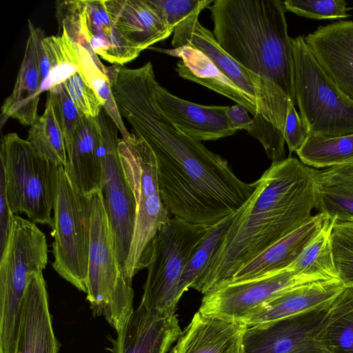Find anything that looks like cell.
Returning a JSON list of instances; mask_svg holds the SVG:
<instances>
[{
  "mask_svg": "<svg viewBox=\"0 0 353 353\" xmlns=\"http://www.w3.org/2000/svg\"><path fill=\"white\" fill-rule=\"evenodd\" d=\"M123 117L154 154L160 195L174 216L213 226L255 192L258 181H241L225 159L180 131L160 108L155 92L137 97Z\"/></svg>",
  "mask_w": 353,
  "mask_h": 353,
  "instance_id": "6da1fadb",
  "label": "cell"
},
{
  "mask_svg": "<svg viewBox=\"0 0 353 353\" xmlns=\"http://www.w3.org/2000/svg\"><path fill=\"white\" fill-rule=\"evenodd\" d=\"M213 34L250 77L257 113L248 132L268 157L285 151L288 102L295 104L294 59L285 8L280 0H214Z\"/></svg>",
  "mask_w": 353,
  "mask_h": 353,
  "instance_id": "7a4b0ae2",
  "label": "cell"
},
{
  "mask_svg": "<svg viewBox=\"0 0 353 353\" xmlns=\"http://www.w3.org/2000/svg\"><path fill=\"white\" fill-rule=\"evenodd\" d=\"M257 181L191 288L205 294L230 281L242 266L306 223L316 208L319 171L296 158L272 163Z\"/></svg>",
  "mask_w": 353,
  "mask_h": 353,
  "instance_id": "3957f363",
  "label": "cell"
},
{
  "mask_svg": "<svg viewBox=\"0 0 353 353\" xmlns=\"http://www.w3.org/2000/svg\"><path fill=\"white\" fill-rule=\"evenodd\" d=\"M118 150L136 203L134 234L123 272L132 284L135 274L148 267L153 239L171 214L160 195L156 157L145 140L130 133L127 138L119 139Z\"/></svg>",
  "mask_w": 353,
  "mask_h": 353,
  "instance_id": "277c9868",
  "label": "cell"
},
{
  "mask_svg": "<svg viewBox=\"0 0 353 353\" xmlns=\"http://www.w3.org/2000/svg\"><path fill=\"white\" fill-rule=\"evenodd\" d=\"M86 299L119 334L134 311L132 284L122 273L100 191L92 195Z\"/></svg>",
  "mask_w": 353,
  "mask_h": 353,
  "instance_id": "5b68a950",
  "label": "cell"
},
{
  "mask_svg": "<svg viewBox=\"0 0 353 353\" xmlns=\"http://www.w3.org/2000/svg\"><path fill=\"white\" fill-rule=\"evenodd\" d=\"M291 42L295 103L308 132L325 137L353 133V100L319 63L303 35Z\"/></svg>",
  "mask_w": 353,
  "mask_h": 353,
  "instance_id": "8992f818",
  "label": "cell"
},
{
  "mask_svg": "<svg viewBox=\"0 0 353 353\" xmlns=\"http://www.w3.org/2000/svg\"><path fill=\"white\" fill-rule=\"evenodd\" d=\"M0 159L12 214L23 213L32 222L51 227L59 166L14 132L2 137Z\"/></svg>",
  "mask_w": 353,
  "mask_h": 353,
  "instance_id": "52a82bcc",
  "label": "cell"
},
{
  "mask_svg": "<svg viewBox=\"0 0 353 353\" xmlns=\"http://www.w3.org/2000/svg\"><path fill=\"white\" fill-rule=\"evenodd\" d=\"M54 216L53 269L65 280L86 293L92 216V196L81 193L59 167Z\"/></svg>",
  "mask_w": 353,
  "mask_h": 353,
  "instance_id": "ba28073f",
  "label": "cell"
},
{
  "mask_svg": "<svg viewBox=\"0 0 353 353\" xmlns=\"http://www.w3.org/2000/svg\"><path fill=\"white\" fill-rule=\"evenodd\" d=\"M212 226L174 216L157 232L152 243L141 305L167 316L175 314L180 279L192 253Z\"/></svg>",
  "mask_w": 353,
  "mask_h": 353,
  "instance_id": "9c48e42d",
  "label": "cell"
},
{
  "mask_svg": "<svg viewBox=\"0 0 353 353\" xmlns=\"http://www.w3.org/2000/svg\"><path fill=\"white\" fill-rule=\"evenodd\" d=\"M45 234L35 223L13 214L9 236L1 254L0 330L15 334L20 327L24 299L32 276L48 263Z\"/></svg>",
  "mask_w": 353,
  "mask_h": 353,
  "instance_id": "30bf717a",
  "label": "cell"
},
{
  "mask_svg": "<svg viewBox=\"0 0 353 353\" xmlns=\"http://www.w3.org/2000/svg\"><path fill=\"white\" fill-rule=\"evenodd\" d=\"M98 118L102 139L99 191L115 244L119 267L123 273L134 234L136 203L119 154V129L103 108Z\"/></svg>",
  "mask_w": 353,
  "mask_h": 353,
  "instance_id": "8fae6325",
  "label": "cell"
},
{
  "mask_svg": "<svg viewBox=\"0 0 353 353\" xmlns=\"http://www.w3.org/2000/svg\"><path fill=\"white\" fill-rule=\"evenodd\" d=\"M57 17L70 40L84 47L104 73L107 74L106 67L97 55L111 63L123 65L136 59L141 52L119 33L103 0L60 2Z\"/></svg>",
  "mask_w": 353,
  "mask_h": 353,
  "instance_id": "7c38bea8",
  "label": "cell"
},
{
  "mask_svg": "<svg viewBox=\"0 0 353 353\" xmlns=\"http://www.w3.org/2000/svg\"><path fill=\"white\" fill-rule=\"evenodd\" d=\"M314 281L287 268L252 280L225 282L203 294L199 311L208 316L245 322L283 292Z\"/></svg>",
  "mask_w": 353,
  "mask_h": 353,
  "instance_id": "4fadbf2b",
  "label": "cell"
},
{
  "mask_svg": "<svg viewBox=\"0 0 353 353\" xmlns=\"http://www.w3.org/2000/svg\"><path fill=\"white\" fill-rule=\"evenodd\" d=\"M331 304L269 324L248 326L243 353H292L309 346L316 341Z\"/></svg>",
  "mask_w": 353,
  "mask_h": 353,
  "instance_id": "5bb4252c",
  "label": "cell"
},
{
  "mask_svg": "<svg viewBox=\"0 0 353 353\" xmlns=\"http://www.w3.org/2000/svg\"><path fill=\"white\" fill-rule=\"evenodd\" d=\"M157 103L165 116L185 135L197 140L214 141L236 132L227 110L228 105H204L181 99L156 86Z\"/></svg>",
  "mask_w": 353,
  "mask_h": 353,
  "instance_id": "9a60e30c",
  "label": "cell"
},
{
  "mask_svg": "<svg viewBox=\"0 0 353 353\" xmlns=\"http://www.w3.org/2000/svg\"><path fill=\"white\" fill-rule=\"evenodd\" d=\"M303 37L319 63L353 100V21L319 26Z\"/></svg>",
  "mask_w": 353,
  "mask_h": 353,
  "instance_id": "2e32d148",
  "label": "cell"
},
{
  "mask_svg": "<svg viewBox=\"0 0 353 353\" xmlns=\"http://www.w3.org/2000/svg\"><path fill=\"white\" fill-rule=\"evenodd\" d=\"M113 25L130 44L143 51L174 30L152 0H103Z\"/></svg>",
  "mask_w": 353,
  "mask_h": 353,
  "instance_id": "e0dca14e",
  "label": "cell"
},
{
  "mask_svg": "<svg viewBox=\"0 0 353 353\" xmlns=\"http://www.w3.org/2000/svg\"><path fill=\"white\" fill-rule=\"evenodd\" d=\"M182 333L176 314L163 315L140 304L113 343L114 353H167Z\"/></svg>",
  "mask_w": 353,
  "mask_h": 353,
  "instance_id": "ac0fdd59",
  "label": "cell"
},
{
  "mask_svg": "<svg viewBox=\"0 0 353 353\" xmlns=\"http://www.w3.org/2000/svg\"><path fill=\"white\" fill-rule=\"evenodd\" d=\"M248 327L243 321L208 316L198 310L170 353H243Z\"/></svg>",
  "mask_w": 353,
  "mask_h": 353,
  "instance_id": "d6986e66",
  "label": "cell"
},
{
  "mask_svg": "<svg viewBox=\"0 0 353 353\" xmlns=\"http://www.w3.org/2000/svg\"><path fill=\"white\" fill-rule=\"evenodd\" d=\"M43 273L32 276L23 303L16 353H58Z\"/></svg>",
  "mask_w": 353,
  "mask_h": 353,
  "instance_id": "ffe728a7",
  "label": "cell"
},
{
  "mask_svg": "<svg viewBox=\"0 0 353 353\" xmlns=\"http://www.w3.org/2000/svg\"><path fill=\"white\" fill-rule=\"evenodd\" d=\"M101 140L99 118L82 117L66 151L64 169L74 185L86 196L100 190Z\"/></svg>",
  "mask_w": 353,
  "mask_h": 353,
  "instance_id": "44dd1931",
  "label": "cell"
},
{
  "mask_svg": "<svg viewBox=\"0 0 353 353\" xmlns=\"http://www.w3.org/2000/svg\"><path fill=\"white\" fill-rule=\"evenodd\" d=\"M345 288L338 279L302 284L265 304L245 323L248 326L266 325L329 305Z\"/></svg>",
  "mask_w": 353,
  "mask_h": 353,
  "instance_id": "7402d4cb",
  "label": "cell"
},
{
  "mask_svg": "<svg viewBox=\"0 0 353 353\" xmlns=\"http://www.w3.org/2000/svg\"><path fill=\"white\" fill-rule=\"evenodd\" d=\"M328 217L323 213L312 216L301 227L242 266L228 281L252 280L288 268L321 231Z\"/></svg>",
  "mask_w": 353,
  "mask_h": 353,
  "instance_id": "603a6c76",
  "label": "cell"
},
{
  "mask_svg": "<svg viewBox=\"0 0 353 353\" xmlns=\"http://www.w3.org/2000/svg\"><path fill=\"white\" fill-rule=\"evenodd\" d=\"M195 14L174 30L173 48L189 46L203 53L214 65L256 104V89L248 72L219 45L213 33L199 22Z\"/></svg>",
  "mask_w": 353,
  "mask_h": 353,
  "instance_id": "cb8c5ba5",
  "label": "cell"
},
{
  "mask_svg": "<svg viewBox=\"0 0 353 353\" xmlns=\"http://www.w3.org/2000/svg\"><path fill=\"white\" fill-rule=\"evenodd\" d=\"M29 36L24 57L10 95L1 106V126L8 118L17 119L23 125L31 126L38 118L41 79L38 67L35 28L28 19Z\"/></svg>",
  "mask_w": 353,
  "mask_h": 353,
  "instance_id": "d4e9b609",
  "label": "cell"
},
{
  "mask_svg": "<svg viewBox=\"0 0 353 353\" xmlns=\"http://www.w3.org/2000/svg\"><path fill=\"white\" fill-rule=\"evenodd\" d=\"M178 57L174 70L183 79L194 81L223 95L243 105L254 117L257 113L256 103L223 74L201 51L189 46L172 49L152 48Z\"/></svg>",
  "mask_w": 353,
  "mask_h": 353,
  "instance_id": "484cf974",
  "label": "cell"
},
{
  "mask_svg": "<svg viewBox=\"0 0 353 353\" xmlns=\"http://www.w3.org/2000/svg\"><path fill=\"white\" fill-rule=\"evenodd\" d=\"M315 340L327 353H353V288L333 301Z\"/></svg>",
  "mask_w": 353,
  "mask_h": 353,
  "instance_id": "4316f807",
  "label": "cell"
},
{
  "mask_svg": "<svg viewBox=\"0 0 353 353\" xmlns=\"http://www.w3.org/2000/svg\"><path fill=\"white\" fill-rule=\"evenodd\" d=\"M335 217H328L318 234L288 268L295 274L313 281L338 279L332 252V232Z\"/></svg>",
  "mask_w": 353,
  "mask_h": 353,
  "instance_id": "83f0119b",
  "label": "cell"
},
{
  "mask_svg": "<svg viewBox=\"0 0 353 353\" xmlns=\"http://www.w3.org/2000/svg\"><path fill=\"white\" fill-rule=\"evenodd\" d=\"M304 164L316 168H330L353 159V133L325 137L309 132L296 152Z\"/></svg>",
  "mask_w": 353,
  "mask_h": 353,
  "instance_id": "f1b7e54d",
  "label": "cell"
},
{
  "mask_svg": "<svg viewBox=\"0 0 353 353\" xmlns=\"http://www.w3.org/2000/svg\"><path fill=\"white\" fill-rule=\"evenodd\" d=\"M26 140L41 157L58 166L66 165L65 140L48 98L44 112L30 126Z\"/></svg>",
  "mask_w": 353,
  "mask_h": 353,
  "instance_id": "f546056e",
  "label": "cell"
},
{
  "mask_svg": "<svg viewBox=\"0 0 353 353\" xmlns=\"http://www.w3.org/2000/svg\"><path fill=\"white\" fill-rule=\"evenodd\" d=\"M42 43L50 65V72L41 82V93L63 83L79 70L75 45L65 30H62L60 36H45Z\"/></svg>",
  "mask_w": 353,
  "mask_h": 353,
  "instance_id": "4dcf8cb0",
  "label": "cell"
},
{
  "mask_svg": "<svg viewBox=\"0 0 353 353\" xmlns=\"http://www.w3.org/2000/svg\"><path fill=\"white\" fill-rule=\"evenodd\" d=\"M316 209L338 221L352 222L353 176L319 179Z\"/></svg>",
  "mask_w": 353,
  "mask_h": 353,
  "instance_id": "1f68e13d",
  "label": "cell"
},
{
  "mask_svg": "<svg viewBox=\"0 0 353 353\" xmlns=\"http://www.w3.org/2000/svg\"><path fill=\"white\" fill-rule=\"evenodd\" d=\"M74 43L77 52L79 71L86 83L97 92L103 101V108L115 123L122 138H127L130 133L127 130L117 108L108 74L101 71L84 47L78 43Z\"/></svg>",
  "mask_w": 353,
  "mask_h": 353,
  "instance_id": "d6a6232c",
  "label": "cell"
},
{
  "mask_svg": "<svg viewBox=\"0 0 353 353\" xmlns=\"http://www.w3.org/2000/svg\"><path fill=\"white\" fill-rule=\"evenodd\" d=\"M234 214L225 218L219 223L213 225L207 235L194 250L184 268L179 281L177 290V295L179 299L185 291L192 288L201 275L212 254L216 250Z\"/></svg>",
  "mask_w": 353,
  "mask_h": 353,
  "instance_id": "836d02e7",
  "label": "cell"
},
{
  "mask_svg": "<svg viewBox=\"0 0 353 353\" xmlns=\"http://www.w3.org/2000/svg\"><path fill=\"white\" fill-rule=\"evenodd\" d=\"M333 259L339 278L353 288V221L336 219L332 232Z\"/></svg>",
  "mask_w": 353,
  "mask_h": 353,
  "instance_id": "e575fe53",
  "label": "cell"
},
{
  "mask_svg": "<svg viewBox=\"0 0 353 353\" xmlns=\"http://www.w3.org/2000/svg\"><path fill=\"white\" fill-rule=\"evenodd\" d=\"M57 121L63 135L66 151L70 148L81 116L70 97L63 83L48 91Z\"/></svg>",
  "mask_w": 353,
  "mask_h": 353,
  "instance_id": "d590c367",
  "label": "cell"
},
{
  "mask_svg": "<svg viewBox=\"0 0 353 353\" xmlns=\"http://www.w3.org/2000/svg\"><path fill=\"white\" fill-rule=\"evenodd\" d=\"M286 11L299 16L314 19H334L351 17L352 9L344 0H286Z\"/></svg>",
  "mask_w": 353,
  "mask_h": 353,
  "instance_id": "8d00e7d4",
  "label": "cell"
},
{
  "mask_svg": "<svg viewBox=\"0 0 353 353\" xmlns=\"http://www.w3.org/2000/svg\"><path fill=\"white\" fill-rule=\"evenodd\" d=\"M65 89L81 117L97 118L103 103L97 92L86 83L79 70L63 82Z\"/></svg>",
  "mask_w": 353,
  "mask_h": 353,
  "instance_id": "74e56055",
  "label": "cell"
},
{
  "mask_svg": "<svg viewBox=\"0 0 353 353\" xmlns=\"http://www.w3.org/2000/svg\"><path fill=\"white\" fill-rule=\"evenodd\" d=\"M161 10L168 24L174 28L190 16L209 8L212 0H152Z\"/></svg>",
  "mask_w": 353,
  "mask_h": 353,
  "instance_id": "f35d334b",
  "label": "cell"
},
{
  "mask_svg": "<svg viewBox=\"0 0 353 353\" xmlns=\"http://www.w3.org/2000/svg\"><path fill=\"white\" fill-rule=\"evenodd\" d=\"M309 132L298 114L294 103L288 102L283 137L290 152H296L304 143Z\"/></svg>",
  "mask_w": 353,
  "mask_h": 353,
  "instance_id": "ab89813d",
  "label": "cell"
},
{
  "mask_svg": "<svg viewBox=\"0 0 353 353\" xmlns=\"http://www.w3.org/2000/svg\"><path fill=\"white\" fill-rule=\"evenodd\" d=\"M12 213L10 211L6 187L5 172L0 165V251L3 253L10 230Z\"/></svg>",
  "mask_w": 353,
  "mask_h": 353,
  "instance_id": "60d3db41",
  "label": "cell"
},
{
  "mask_svg": "<svg viewBox=\"0 0 353 353\" xmlns=\"http://www.w3.org/2000/svg\"><path fill=\"white\" fill-rule=\"evenodd\" d=\"M227 115L232 125L236 131L245 130L248 132L252 127L253 119L249 117L246 108L241 105L236 104L229 106Z\"/></svg>",
  "mask_w": 353,
  "mask_h": 353,
  "instance_id": "b9f144b4",
  "label": "cell"
},
{
  "mask_svg": "<svg viewBox=\"0 0 353 353\" xmlns=\"http://www.w3.org/2000/svg\"><path fill=\"white\" fill-rule=\"evenodd\" d=\"M353 176V159L333 168L319 171V179Z\"/></svg>",
  "mask_w": 353,
  "mask_h": 353,
  "instance_id": "7bdbcfd3",
  "label": "cell"
}]
</instances>
